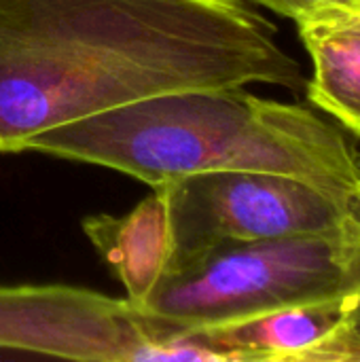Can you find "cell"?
I'll return each instance as SVG.
<instances>
[{"mask_svg":"<svg viewBox=\"0 0 360 362\" xmlns=\"http://www.w3.org/2000/svg\"><path fill=\"white\" fill-rule=\"evenodd\" d=\"M250 85H308L250 0H0V155L151 98Z\"/></svg>","mask_w":360,"mask_h":362,"instance_id":"cell-1","label":"cell"},{"mask_svg":"<svg viewBox=\"0 0 360 362\" xmlns=\"http://www.w3.org/2000/svg\"><path fill=\"white\" fill-rule=\"evenodd\" d=\"M25 153L115 170L149 187L204 172H261L348 204L360 191L356 155L337 125L248 87L151 98L51 129Z\"/></svg>","mask_w":360,"mask_h":362,"instance_id":"cell-2","label":"cell"},{"mask_svg":"<svg viewBox=\"0 0 360 362\" xmlns=\"http://www.w3.org/2000/svg\"><path fill=\"white\" fill-rule=\"evenodd\" d=\"M348 291L350 244L344 227L329 235L221 244L189 255L168 269L138 310L157 318L168 339H178Z\"/></svg>","mask_w":360,"mask_h":362,"instance_id":"cell-3","label":"cell"},{"mask_svg":"<svg viewBox=\"0 0 360 362\" xmlns=\"http://www.w3.org/2000/svg\"><path fill=\"white\" fill-rule=\"evenodd\" d=\"M153 187L168 202L172 265L221 244L339 233L350 216L348 202L280 174L204 172Z\"/></svg>","mask_w":360,"mask_h":362,"instance_id":"cell-4","label":"cell"},{"mask_svg":"<svg viewBox=\"0 0 360 362\" xmlns=\"http://www.w3.org/2000/svg\"><path fill=\"white\" fill-rule=\"evenodd\" d=\"M0 350L64 361H193L125 297L70 284L0 286Z\"/></svg>","mask_w":360,"mask_h":362,"instance_id":"cell-5","label":"cell"},{"mask_svg":"<svg viewBox=\"0 0 360 362\" xmlns=\"http://www.w3.org/2000/svg\"><path fill=\"white\" fill-rule=\"evenodd\" d=\"M348 312L350 293L187 337L214 362H316L318 352L348 327Z\"/></svg>","mask_w":360,"mask_h":362,"instance_id":"cell-6","label":"cell"},{"mask_svg":"<svg viewBox=\"0 0 360 362\" xmlns=\"http://www.w3.org/2000/svg\"><path fill=\"white\" fill-rule=\"evenodd\" d=\"M81 229L121 282L125 299L142 308L172 265V229L163 189L151 187V193L121 216L89 214L81 221Z\"/></svg>","mask_w":360,"mask_h":362,"instance_id":"cell-7","label":"cell"},{"mask_svg":"<svg viewBox=\"0 0 360 362\" xmlns=\"http://www.w3.org/2000/svg\"><path fill=\"white\" fill-rule=\"evenodd\" d=\"M297 30L312 62L308 102L360 138V30L342 23Z\"/></svg>","mask_w":360,"mask_h":362,"instance_id":"cell-8","label":"cell"},{"mask_svg":"<svg viewBox=\"0 0 360 362\" xmlns=\"http://www.w3.org/2000/svg\"><path fill=\"white\" fill-rule=\"evenodd\" d=\"M346 233L350 244L348 327L318 352L316 362H360V191L350 202Z\"/></svg>","mask_w":360,"mask_h":362,"instance_id":"cell-9","label":"cell"},{"mask_svg":"<svg viewBox=\"0 0 360 362\" xmlns=\"http://www.w3.org/2000/svg\"><path fill=\"white\" fill-rule=\"evenodd\" d=\"M259 8H267L299 25L329 23L344 19L360 8V0H250Z\"/></svg>","mask_w":360,"mask_h":362,"instance_id":"cell-10","label":"cell"},{"mask_svg":"<svg viewBox=\"0 0 360 362\" xmlns=\"http://www.w3.org/2000/svg\"><path fill=\"white\" fill-rule=\"evenodd\" d=\"M329 23H342V25H350V28H356V30H360V8L356 11V13H352V15L344 17V19H337V21H329Z\"/></svg>","mask_w":360,"mask_h":362,"instance_id":"cell-11","label":"cell"},{"mask_svg":"<svg viewBox=\"0 0 360 362\" xmlns=\"http://www.w3.org/2000/svg\"><path fill=\"white\" fill-rule=\"evenodd\" d=\"M356 163H359V170H360V155H359V157H356Z\"/></svg>","mask_w":360,"mask_h":362,"instance_id":"cell-12","label":"cell"}]
</instances>
